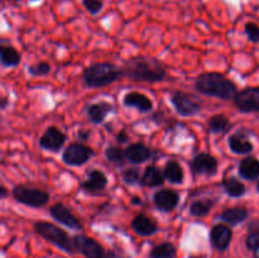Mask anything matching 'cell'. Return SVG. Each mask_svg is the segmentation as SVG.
<instances>
[{
  "instance_id": "obj_26",
  "label": "cell",
  "mask_w": 259,
  "mask_h": 258,
  "mask_svg": "<svg viewBox=\"0 0 259 258\" xmlns=\"http://www.w3.org/2000/svg\"><path fill=\"white\" fill-rule=\"evenodd\" d=\"M20 61H22V56L13 46L2 45V47H0V62H2L3 67L14 68L20 65Z\"/></svg>"
},
{
  "instance_id": "obj_18",
  "label": "cell",
  "mask_w": 259,
  "mask_h": 258,
  "mask_svg": "<svg viewBox=\"0 0 259 258\" xmlns=\"http://www.w3.org/2000/svg\"><path fill=\"white\" fill-rule=\"evenodd\" d=\"M125 156L132 164H141L151 159L154 152L144 143H132L125 148Z\"/></svg>"
},
{
  "instance_id": "obj_41",
  "label": "cell",
  "mask_w": 259,
  "mask_h": 258,
  "mask_svg": "<svg viewBox=\"0 0 259 258\" xmlns=\"http://www.w3.org/2000/svg\"><path fill=\"white\" fill-rule=\"evenodd\" d=\"M110 255H111V258H125V257H123V255L119 254V253L114 252V250H110Z\"/></svg>"
},
{
  "instance_id": "obj_15",
  "label": "cell",
  "mask_w": 259,
  "mask_h": 258,
  "mask_svg": "<svg viewBox=\"0 0 259 258\" xmlns=\"http://www.w3.org/2000/svg\"><path fill=\"white\" fill-rule=\"evenodd\" d=\"M109 181L106 175L100 169H91L88 174V179L80 184V190L88 194H100L106 189Z\"/></svg>"
},
{
  "instance_id": "obj_11",
  "label": "cell",
  "mask_w": 259,
  "mask_h": 258,
  "mask_svg": "<svg viewBox=\"0 0 259 258\" xmlns=\"http://www.w3.org/2000/svg\"><path fill=\"white\" fill-rule=\"evenodd\" d=\"M50 215L52 219H55L56 222L60 223V224L65 225L66 228L71 230H77L81 232L83 230L82 223L78 220V218L71 211L70 207L66 206L62 202H56L55 205L50 207Z\"/></svg>"
},
{
  "instance_id": "obj_43",
  "label": "cell",
  "mask_w": 259,
  "mask_h": 258,
  "mask_svg": "<svg viewBox=\"0 0 259 258\" xmlns=\"http://www.w3.org/2000/svg\"><path fill=\"white\" fill-rule=\"evenodd\" d=\"M189 258H202V257H199V255H190Z\"/></svg>"
},
{
  "instance_id": "obj_2",
  "label": "cell",
  "mask_w": 259,
  "mask_h": 258,
  "mask_svg": "<svg viewBox=\"0 0 259 258\" xmlns=\"http://www.w3.org/2000/svg\"><path fill=\"white\" fill-rule=\"evenodd\" d=\"M194 89L199 94L220 100H233L237 95V83L219 72H204L195 80Z\"/></svg>"
},
{
  "instance_id": "obj_25",
  "label": "cell",
  "mask_w": 259,
  "mask_h": 258,
  "mask_svg": "<svg viewBox=\"0 0 259 258\" xmlns=\"http://www.w3.org/2000/svg\"><path fill=\"white\" fill-rule=\"evenodd\" d=\"M164 177L172 185H181L185 181V172L181 164L175 159H169L163 167Z\"/></svg>"
},
{
  "instance_id": "obj_20",
  "label": "cell",
  "mask_w": 259,
  "mask_h": 258,
  "mask_svg": "<svg viewBox=\"0 0 259 258\" xmlns=\"http://www.w3.org/2000/svg\"><path fill=\"white\" fill-rule=\"evenodd\" d=\"M166 177H164L163 169L159 168L156 164H151V166L146 167L144 172L142 174L141 185L143 187H148V189H156V187L163 186Z\"/></svg>"
},
{
  "instance_id": "obj_3",
  "label": "cell",
  "mask_w": 259,
  "mask_h": 258,
  "mask_svg": "<svg viewBox=\"0 0 259 258\" xmlns=\"http://www.w3.org/2000/svg\"><path fill=\"white\" fill-rule=\"evenodd\" d=\"M123 77L121 67L113 62H95L83 70L82 82L88 89H100L116 82Z\"/></svg>"
},
{
  "instance_id": "obj_31",
  "label": "cell",
  "mask_w": 259,
  "mask_h": 258,
  "mask_svg": "<svg viewBox=\"0 0 259 258\" xmlns=\"http://www.w3.org/2000/svg\"><path fill=\"white\" fill-rule=\"evenodd\" d=\"M141 171H139L138 167L136 166L128 167V168H124L123 171H121V181L125 185H129V186L141 184Z\"/></svg>"
},
{
  "instance_id": "obj_10",
  "label": "cell",
  "mask_w": 259,
  "mask_h": 258,
  "mask_svg": "<svg viewBox=\"0 0 259 258\" xmlns=\"http://www.w3.org/2000/svg\"><path fill=\"white\" fill-rule=\"evenodd\" d=\"M233 103L242 113H259V88H245L238 91Z\"/></svg>"
},
{
  "instance_id": "obj_28",
  "label": "cell",
  "mask_w": 259,
  "mask_h": 258,
  "mask_svg": "<svg viewBox=\"0 0 259 258\" xmlns=\"http://www.w3.org/2000/svg\"><path fill=\"white\" fill-rule=\"evenodd\" d=\"M215 204H217L215 199H201L192 201V204L190 205V215L195 218L206 217L210 214Z\"/></svg>"
},
{
  "instance_id": "obj_21",
  "label": "cell",
  "mask_w": 259,
  "mask_h": 258,
  "mask_svg": "<svg viewBox=\"0 0 259 258\" xmlns=\"http://www.w3.org/2000/svg\"><path fill=\"white\" fill-rule=\"evenodd\" d=\"M238 174L243 180H247V181L259 180V159L253 156L244 157L239 162Z\"/></svg>"
},
{
  "instance_id": "obj_4",
  "label": "cell",
  "mask_w": 259,
  "mask_h": 258,
  "mask_svg": "<svg viewBox=\"0 0 259 258\" xmlns=\"http://www.w3.org/2000/svg\"><path fill=\"white\" fill-rule=\"evenodd\" d=\"M33 228H34V232L39 237H42L43 239L50 242L55 247L60 248L63 252L68 253V254H75V253H77L75 247V242H73V237L71 238L67 232L62 230L57 225L48 222H40L39 220V222H35L33 224Z\"/></svg>"
},
{
  "instance_id": "obj_29",
  "label": "cell",
  "mask_w": 259,
  "mask_h": 258,
  "mask_svg": "<svg viewBox=\"0 0 259 258\" xmlns=\"http://www.w3.org/2000/svg\"><path fill=\"white\" fill-rule=\"evenodd\" d=\"M177 249L172 243L163 242L154 245L149 252V258H176Z\"/></svg>"
},
{
  "instance_id": "obj_12",
  "label": "cell",
  "mask_w": 259,
  "mask_h": 258,
  "mask_svg": "<svg viewBox=\"0 0 259 258\" xmlns=\"http://www.w3.org/2000/svg\"><path fill=\"white\" fill-rule=\"evenodd\" d=\"M66 139H67V136L60 128L52 125L48 126L45 131V133L40 136L38 144L45 151L58 153L63 148V146H65Z\"/></svg>"
},
{
  "instance_id": "obj_5",
  "label": "cell",
  "mask_w": 259,
  "mask_h": 258,
  "mask_svg": "<svg viewBox=\"0 0 259 258\" xmlns=\"http://www.w3.org/2000/svg\"><path fill=\"white\" fill-rule=\"evenodd\" d=\"M12 196L19 204L34 209L43 207L50 201V194L47 191L28 185H17L13 187Z\"/></svg>"
},
{
  "instance_id": "obj_22",
  "label": "cell",
  "mask_w": 259,
  "mask_h": 258,
  "mask_svg": "<svg viewBox=\"0 0 259 258\" xmlns=\"http://www.w3.org/2000/svg\"><path fill=\"white\" fill-rule=\"evenodd\" d=\"M228 146L230 151L235 154H249L254 149L253 143L243 134V132H237L229 136Z\"/></svg>"
},
{
  "instance_id": "obj_37",
  "label": "cell",
  "mask_w": 259,
  "mask_h": 258,
  "mask_svg": "<svg viewBox=\"0 0 259 258\" xmlns=\"http://www.w3.org/2000/svg\"><path fill=\"white\" fill-rule=\"evenodd\" d=\"M128 139H129V136L125 131H121L116 134V142H118V143H125Z\"/></svg>"
},
{
  "instance_id": "obj_13",
  "label": "cell",
  "mask_w": 259,
  "mask_h": 258,
  "mask_svg": "<svg viewBox=\"0 0 259 258\" xmlns=\"http://www.w3.org/2000/svg\"><path fill=\"white\" fill-rule=\"evenodd\" d=\"M209 238L210 243L215 249L224 252L232 243L233 230L230 229V225L225 224V223H219V224L212 225L209 233Z\"/></svg>"
},
{
  "instance_id": "obj_9",
  "label": "cell",
  "mask_w": 259,
  "mask_h": 258,
  "mask_svg": "<svg viewBox=\"0 0 259 258\" xmlns=\"http://www.w3.org/2000/svg\"><path fill=\"white\" fill-rule=\"evenodd\" d=\"M219 168V162L212 154L201 152L192 157L190 161V169L194 176H215Z\"/></svg>"
},
{
  "instance_id": "obj_34",
  "label": "cell",
  "mask_w": 259,
  "mask_h": 258,
  "mask_svg": "<svg viewBox=\"0 0 259 258\" xmlns=\"http://www.w3.org/2000/svg\"><path fill=\"white\" fill-rule=\"evenodd\" d=\"M82 5L91 15H98L103 10V0H82Z\"/></svg>"
},
{
  "instance_id": "obj_42",
  "label": "cell",
  "mask_w": 259,
  "mask_h": 258,
  "mask_svg": "<svg viewBox=\"0 0 259 258\" xmlns=\"http://www.w3.org/2000/svg\"><path fill=\"white\" fill-rule=\"evenodd\" d=\"M254 257L255 258H259V249L257 250V252H254Z\"/></svg>"
},
{
  "instance_id": "obj_23",
  "label": "cell",
  "mask_w": 259,
  "mask_h": 258,
  "mask_svg": "<svg viewBox=\"0 0 259 258\" xmlns=\"http://www.w3.org/2000/svg\"><path fill=\"white\" fill-rule=\"evenodd\" d=\"M249 218V211L244 206H234L224 210L219 215V219L230 227H237Z\"/></svg>"
},
{
  "instance_id": "obj_6",
  "label": "cell",
  "mask_w": 259,
  "mask_h": 258,
  "mask_svg": "<svg viewBox=\"0 0 259 258\" xmlns=\"http://www.w3.org/2000/svg\"><path fill=\"white\" fill-rule=\"evenodd\" d=\"M171 104L182 118L197 115L202 109V100L199 96L179 90L171 94Z\"/></svg>"
},
{
  "instance_id": "obj_32",
  "label": "cell",
  "mask_w": 259,
  "mask_h": 258,
  "mask_svg": "<svg viewBox=\"0 0 259 258\" xmlns=\"http://www.w3.org/2000/svg\"><path fill=\"white\" fill-rule=\"evenodd\" d=\"M51 71H52V67L46 61H40V62L34 63V65L28 66V73L32 77H43V76L50 75Z\"/></svg>"
},
{
  "instance_id": "obj_30",
  "label": "cell",
  "mask_w": 259,
  "mask_h": 258,
  "mask_svg": "<svg viewBox=\"0 0 259 258\" xmlns=\"http://www.w3.org/2000/svg\"><path fill=\"white\" fill-rule=\"evenodd\" d=\"M105 157L110 163L114 164H124V162L126 161L125 156V149L121 148L120 146H108L105 149Z\"/></svg>"
},
{
  "instance_id": "obj_24",
  "label": "cell",
  "mask_w": 259,
  "mask_h": 258,
  "mask_svg": "<svg viewBox=\"0 0 259 258\" xmlns=\"http://www.w3.org/2000/svg\"><path fill=\"white\" fill-rule=\"evenodd\" d=\"M222 186L224 189L225 194L229 197H233V199L243 197L247 194V186L234 176L225 177L222 181Z\"/></svg>"
},
{
  "instance_id": "obj_14",
  "label": "cell",
  "mask_w": 259,
  "mask_h": 258,
  "mask_svg": "<svg viewBox=\"0 0 259 258\" xmlns=\"http://www.w3.org/2000/svg\"><path fill=\"white\" fill-rule=\"evenodd\" d=\"M153 204L159 211L171 212L179 206L180 194L172 189H162L154 192Z\"/></svg>"
},
{
  "instance_id": "obj_7",
  "label": "cell",
  "mask_w": 259,
  "mask_h": 258,
  "mask_svg": "<svg viewBox=\"0 0 259 258\" xmlns=\"http://www.w3.org/2000/svg\"><path fill=\"white\" fill-rule=\"evenodd\" d=\"M95 156V151L82 142H73L68 144L62 152L63 163L71 167H80L88 163Z\"/></svg>"
},
{
  "instance_id": "obj_44",
  "label": "cell",
  "mask_w": 259,
  "mask_h": 258,
  "mask_svg": "<svg viewBox=\"0 0 259 258\" xmlns=\"http://www.w3.org/2000/svg\"><path fill=\"white\" fill-rule=\"evenodd\" d=\"M257 190H258V192H259V180H258V182H257Z\"/></svg>"
},
{
  "instance_id": "obj_35",
  "label": "cell",
  "mask_w": 259,
  "mask_h": 258,
  "mask_svg": "<svg viewBox=\"0 0 259 258\" xmlns=\"http://www.w3.org/2000/svg\"><path fill=\"white\" fill-rule=\"evenodd\" d=\"M245 245L250 252H257L259 249V230H250L245 239Z\"/></svg>"
},
{
  "instance_id": "obj_17",
  "label": "cell",
  "mask_w": 259,
  "mask_h": 258,
  "mask_svg": "<svg viewBox=\"0 0 259 258\" xmlns=\"http://www.w3.org/2000/svg\"><path fill=\"white\" fill-rule=\"evenodd\" d=\"M131 227L134 233L141 237H151V235L156 234L159 229L156 220L146 214H138L137 217H134L131 223Z\"/></svg>"
},
{
  "instance_id": "obj_33",
  "label": "cell",
  "mask_w": 259,
  "mask_h": 258,
  "mask_svg": "<svg viewBox=\"0 0 259 258\" xmlns=\"http://www.w3.org/2000/svg\"><path fill=\"white\" fill-rule=\"evenodd\" d=\"M244 32L248 39L253 43H259V25L254 22H248L244 25Z\"/></svg>"
},
{
  "instance_id": "obj_38",
  "label": "cell",
  "mask_w": 259,
  "mask_h": 258,
  "mask_svg": "<svg viewBox=\"0 0 259 258\" xmlns=\"http://www.w3.org/2000/svg\"><path fill=\"white\" fill-rule=\"evenodd\" d=\"M8 195H9V191H8V189L4 186V185H2V187H0V199L2 200L7 199Z\"/></svg>"
},
{
  "instance_id": "obj_16",
  "label": "cell",
  "mask_w": 259,
  "mask_h": 258,
  "mask_svg": "<svg viewBox=\"0 0 259 258\" xmlns=\"http://www.w3.org/2000/svg\"><path fill=\"white\" fill-rule=\"evenodd\" d=\"M123 104L126 108H134L141 113H151L153 110V101L139 91H129L123 96Z\"/></svg>"
},
{
  "instance_id": "obj_36",
  "label": "cell",
  "mask_w": 259,
  "mask_h": 258,
  "mask_svg": "<svg viewBox=\"0 0 259 258\" xmlns=\"http://www.w3.org/2000/svg\"><path fill=\"white\" fill-rule=\"evenodd\" d=\"M90 131H86V129H80V131L77 132V138L80 139L81 142H85L88 141L89 137H90Z\"/></svg>"
},
{
  "instance_id": "obj_39",
  "label": "cell",
  "mask_w": 259,
  "mask_h": 258,
  "mask_svg": "<svg viewBox=\"0 0 259 258\" xmlns=\"http://www.w3.org/2000/svg\"><path fill=\"white\" fill-rule=\"evenodd\" d=\"M9 105V100H8V98H5V96H3L2 98V104H0V109L2 110H5V108Z\"/></svg>"
},
{
  "instance_id": "obj_40",
  "label": "cell",
  "mask_w": 259,
  "mask_h": 258,
  "mask_svg": "<svg viewBox=\"0 0 259 258\" xmlns=\"http://www.w3.org/2000/svg\"><path fill=\"white\" fill-rule=\"evenodd\" d=\"M132 204H134V205H139V204H142V200H141V197H138V196H133L132 197Z\"/></svg>"
},
{
  "instance_id": "obj_27",
  "label": "cell",
  "mask_w": 259,
  "mask_h": 258,
  "mask_svg": "<svg viewBox=\"0 0 259 258\" xmlns=\"http://www.w3.org/2000/svg\"><path fill=\"white\" fill-rule=\"evenodd\" d=\"M207 129L212 134H225L232 129V123L224 114H215L207 119Z\"/></svg>"
},
{
  "instance_id": "obj_8",
  "label": "cell",
  "mask_w": 259,
  "mask_h": 258,
  "mask_svg": "<svg viewBox=\"0 0 259 258\" xmlns=\"http://www.w3.org/2000/svg\"><path fill=\"white\" fill-rule=\"evenodd\" d=\"M73 242L77 253H81L85 258H111L110 250H106L94 238L85 234H77L73 237Z\"/></svg>"
},
{
  "instance_id": "obj_19",
  "label": "cell",
  "mask_w": 259,
  "mask_h": 258,
  "mask_svg": "<svg viewBox=\"0 0 259 258\" xmlns=\"http://www.w3.org/2000/svg\"><path fill=\"white\" fill-rule=\"evenodd\" d=\"M114 111V105L109 101H98L88 105L86 115L93 124H101L105 121L106 116Z\"/></svg>"
},
{
  "instance_id": "obj_1",
  "label": "cell",
  "mask_w": 259,
  "mask_h": 258,
  "mask_svg": "<svg viewBox=\"0 0 259 258\" xmlns=\"http://www.w3.org/2000/svg\"><path fill=\"white\" fill-rule=\"evenodd\" d=\"M123 77L142 82H162L167 78L166 66L154 57H132L121 66Z\"/></svg>"
}]
</instances>
